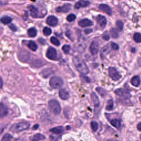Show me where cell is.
Listing matches in <instances>:
<instances>
[{"label":"cell","instance_id":"cell-35","mask_svg":"<svg viewBox=\"0 0 141 141\" xmlns=\"http://www.w3.org/2000/svg\"><path fill=\"white\" fill-rule=\"evenodd\" d=\"M110 33L113 38H117L118 37H119V34H118L117 31H116V29H115L114 28H112V29H111Z\"/></svg>","mask_w":141,"mask_h":141},{"label":"cell","instance_id":"cell-1","mask_svg":"<svg viewBox=\"0 0 141 141\" xmlns=\"http://www.w3.org/2000/svg\"><path fill=\"white\" fill-rule=\"evenodd\" d=\"M73 62L76 69L81 73L83 74V75H87L89 73V70L87 65H86L85 62L81 58L78 57H74Z\"/></svg>","mask_w":141,"mask_h":141},{"label":"cell","instance_id":"cell-21","mask_svg":"<svg viewBox=\"0 0 141 141\" xmlns=\"http://www.w3.org/2000/svg\"><path fill=\"white\" fill-rule=\"evenodd\" d=\"M30 12L31 16L33 18H36L38 15V10L36 8L33 6H30L29 7Z\"/></svg>","mask_w":141,"mask_h":141},{"label":"cell","instance_id":"cell-31","mask_svg":"<svg viewBox=\"0 0 141 141\" xmlns=\"http://www.w3.org/2000/svg\"><path fill=\"white\" fill-rule=\"evenodd\" d=\"M52 33L51 29L50 28L47 27L46 26L43 29V34L45 35V36H49Z\"/></svg>","mask_w":141,"mask_h":141},{"label":"cell","instance_id":"cell-29","mask_svg":"<svg viewBox=\"0 0 141 141\" xmlns=\"http://www.w3.org/2000/svg\"><path fill=\"white\" fill-rule=\"evenodd\" d=\"M50 41L51 43L55 46H59L60 45V42L59 40L57 39L55 37H51L50 39Z\"/></svg>","mask_w":141,"mask_h":141},{"label":"cell","instance_id":"cell-15","mask_svg":"<svg viewBox=\"0 0 141 141\" xmlns=\"http://www.w3.org/2000/svg\"><path fill=\"white\" fill-rule=\"evenodd\" d=\"M69 93L65 89H61L59 91V96L63 100H67L69 98Z\"/></svg>","mask_w":141,"mask_h":141},{"label":"cell","instance_id":"cell-43","mask_svg":"<svg viewBox=\"0 0 141 141\" xmlns=\"http://www.w3.org/2000/svg\"><path fill=\"white\" fill-rule=\"evenodd\" d=\"M137 129H138V131H141V122L139 123L138 125H137Z\"/></svg>","mask_w":141,"mask_h":141},{"label":"cell","instance_id":"cell-4","mask_svg":"<svg viewBox=\"0 0 141 141\" xmlns=\"http://www.w3.org/2000/svg\"><path fill=\"white\" fill-rule=\"evenodd\" d=\"M49 84L51 87L54 89H58L62 86L63 82L60 77L55 76L50 79Z\"/></svg>","mask_w":141,"mask_h":141},{"label":"cell","instance_id":"cell-46","mask_svg":"<svg viewBox=\"0 0 141 141\" xmlns=\"http://www.w3.org/2000/svg\"><path fill=\"white\" fill-rule=\"evenodd\" d=\"M132 52H135V49H132Z\"/></svg>","mask_w":141,"mask_h":141},{"label":"cell","instance_id":"cell-8","mask_svg":"<svg viewBox=\"0 0 141 141\" xmlns=\"http://www.w3.org/2000/svg\"><path fill=\"white\" fill-rule=\"evenodd\" d=\"M115 93L118 96H121L122 98H128L130 96V93L126 90L123 89H117L115 91Z\"/></svg>","mask_w":141,"mask_h":141},{"label":"cell","instance_id":"cell-18","mask_svg":"<svg viewBox=\"0 0 141 141\" xmlns=\"http://www.w3.org/2000/svg\"><path fill=\"white\" fill-rule=\"evenodd\" d=\"M44 139H45V137L44 135L40 133L36 134V135H34L33 137L30 138V140L31 141H39L44 140Z\"/></svg>","mask_w":141,"mask_h":141},{"label":"cell","instance_id":"cell-34","mask_svg":"<svg viewBox=\"0 0 141 141\" xmlns=\"http://www.w3.org/2000/svg\"><path fill=\"white\" fill-rule=\"evenodd\" d=\"M76 18V15L74 14H70L67 17V20L69 22H73V20H75Z\"/></svg>","mask_w":141,"mask_h":141},{"label":"cell","instance_id":"cell-32","mask_svg":"<svg viewBox=\"0 0 141 141\" xmlns=\"http://www.w3.org/2000/svg\"><path fill=\"white\" fill-rule=\"evenodd\" d=\"M91 129H92L93 131L96 132L97 131V130H98V123L96 122V121H91Z\"/></svg>","mask_w":141,"mask_h":141},{"label":"cell","instance_id":"cell-27","mask_svg":"<svg viewBox=\"0 0 141 141\" xmlns=\"http://www.w3.org/2000/svg\"><path fill=\"white\" fill-rule=\"evenodd\" d=\"M114 106V102L112 100H109L107 101L106 107V109L108 111L112 110L113 109Z\"/></svg>","mask_w":141,"mask_h":141},{"label":"cell","instance_id":"cell-47","mask_svg":"<svg viewBox=\"0 0 141 141\" xmlns=\"http://www.w3.org/2000/svg\"><path fill=\"white\" fill-rule=\"evenodd\" d=\"M107 141H117L115 140H108Z\"/></svg>","mask_w":141,"mask_h":141},{"label":"cell","instance_id":"cell-11","mask_svg":"<svg viewBox=\"0 0 141 141\" xmlns=\"http://www.w3.org/2000/svg\"><path fill=\"white\" fill-rule=\"evenodd\" d=\"M96 21L102 28H104L106 25V19L103 15H99L96 17Z\"/></svg>","mask_w":141,"mask_h":141},{"label":"cell","instance_id":"cell-14","mask_svg":"<svg viewBox=\"0 0 141 141\" xmlns=\"http://www.w3.org/2000/svg\"><path fill=\"white\" fill-rule=\"evenodd\" d=\"M98 44L96 41H93L91 44V46H90V51H91V54L93 55H96L98 54Z\"/></svg>","mask_w":141,"mask_h":141},{"label":"cell","instance_id":"cell-48","mask_svg":"<svg viewBox=\"0 0 141 141\" xmlns=\"http://www.w3.org/2000/svg\"><path fill=\"white\" fill-rule=\"evenodd\" d=\"M139 100H140V103L141 104V96L140 97V98H139Z\"/></svg>","mask_w":141,"mask_h":141},{"label":"cell","instance_id":"cell-36","mask_svg":"<svg viewBox=\"0 0 141 141\" xmlns=\"http://www.w3.org/2000/svg\"><path fill=\"white\" fill-rule=\"evenodd\" d=\"M96 91H98V92L99 93V94L100 96H104L106 94V92H105V90L101 88H99V87L96 88Z\"/></svg>","mask_w":141,"mask_h":141},{"label":"cell","instance_id":"cell-37","mask_svg":"<svg viewBox=\"0 0 141 141\" xmlns=\"http://www.w3.org/2000/svg\"><path fill=\"white\" fill-rule=\"evenodd\" d=\"M70 49V46L68 45H65L62 47V50L63 51V52H64L65 54H68V53H69Z\"/></svg>","mask_w":141,"mask_h":141},{"label":"cell","instance_id":"cell-19","mask_svg":"<svg viewBox=\"0 0 141 141\" xmlns=\"http://www.w3.org/2000/svg\"><path fill=\"white\" fill-rule=\"evenodd\" d=\"M131 83L132 86L135 87H138L140 84V78L138 76H134L133 78L131 79Z\"/></svg>","mask_w":141,"mask_h":141},{"label":"cell","instance_id":"cell-17","mask_svg":"<svg viewBox=\"0 0 141 141\" xmlns=\"http://www.w3.org/2000/svg\"><path fill=\"white\" fill-rule=\"evenodd\" d=\"M89 5V2L88 1H83V0H80L78 2L76 3L75 5V8L77 9H79L81 7H86Z\"/></svg>","mask_w":141,"mask_h":141},{"label":"cell","instance_id":"cell-23","mask_svg":"<svg viewBox=\"0 0 141 141\" xmlns=\"http://www.w3.org/2000/svg\"><path fill=\"white\" fill-rule=\"evenodd\" d=\"M50 131L55 134H60L63 131V128L62 126H58L50 130Z\"/></svg>","mask_w":141,"mask_h":141},{"label":"cell","instance_id":"cell-9","mask_svg":"<svg viewBox=\"0 0 141 141\" xmlns=\"http://www.w3.org/2000/svg\"><path fill=\"white\" fill-rule=\"evenodd\" d=\"M46 23L51 26H55L58 23V19L55 16L50 15L47 18Z\"/></svg>","mask_w":141,"mask_h":141},{"label":"cell","instance_id":"cell-2","mask_svg":"<svg viewBox=\"0 0 141 141\" xmlns=\"http://www.w3.org/2000/svg\"><path fill=\"white\" fill-rule=\"evenodd\" d=\"M30 124L27 122H20L11 126L10 130L13 132H19L29 128Z\"/></svg>","mask_w":141,"mask_h":141},{"label":"cell","instance_id":"cell-3","mask_svg":"<svg viewBox=\"0 0 141 141\" xmlns=\"http://www.w3.org/2000/svg\"><path fill=\"white\" fill-rule=\"evenodd\" d=\"M49 107L51 111L55 115H59L61 112V106L57 100H50L49 101Z\"/></svg>","mask_w":141,"mask_h":141},{"label":"cell","instance_id":"cell-26","mask_svg":"<svg viewBox=\"0 0 141 141\" xmlns=\"http://www.w3.org/2000/svg\"><path fill=\"white\" fill-rule=\"evenodd\" d=\"M1 20V22L3 24H10V23L12 22V19L8 16H4L2 17Z\"/></svg>","mask_w":141,"mask_h":141},{"label":"cell","instance_id":"cell-41","mask_svg":"<svg viewBox=\"0 0 141 141\" xmlns=\"http://www.w3.org/2000/svg\"><path fill=\"white\" fill-rule=\"evenodd\" d=\"M81 77H82V78H83V79H84V81H86L87 82H91V80H90L89 78H88L87 77H83L82 76H81Z\"/></svg>","mask_w":141,"mask_h":141},{"label":"cell","instance_id":"cell-5","mask_svg":"<svg viewBox=\"0 0 141 141\" xmlns=\"http://www.w3.org/2000/svg\"><path fill=\"white\" fill-rule=\"evenodd\" d=\"M18 57L19 60L23 62H27L30 58V55L25 50L20 51L18 54Z\"/></svg>","mask_w":141,"mask_h":141},{"label":"cell","instance_id":"cell-42","mask_svg":"<svg viewBox=\"0 0 141 141\" xmlns=\"http://www.w3.org/2000/svg\"><path fill=\"white\" fill-rule=\"evenodd\" d=\"M93 30L91 29H86L85 30V33L86 34H89V33H91V32H92Z\"/></svg>","mask_w":141,"mask_h":141},{"label":"cell","instance_id":"cell-22","mask_svg":"<svg viewBox=\"0 0 141 141\" xmlns=\"http://www.w3.org/2000/svg\"><path fill=\"white\" fill-rule=\"evenodd\" d=\"M110 122H111V124L113 126H114L115 127H116V128H118V129H119V128H120L121 123V121L119 119H112V120H111Z\"/></svg>","mask_w":141,"mask_h":141},{"label":"cell","instance_id":"cell-30","mask_svg":"<svg viewBox=\"0 0 141 141\" xmlns=\"http://www.w3.org/2000/svg\"><path fill=\"white\" fill-rule=\"evenodd\" d=\"M116 27L119 31H121L123 28V23L121 20H117L116 23Z\"/></svg>","mask_w":141,"mask_h":141},{"label":"cell","instance_id":"cell-38","mask_svg":"<svg viewBox=\"0 0 141 141\" xmlns=\"http://www.w3.org/2000/svg\"><path fill=\"white\" fill-rule=\"evenodd\" d=\"M111 48L114 50H117L119 48V45H118L117 44L114 43H111Z\"/></svg>","mask_w":141,"mask_h":141},{"label":"cell","instance_id":"cell-45","mask_svg":"<svg viewBox=\"0 0 141 141\" xmlns=\"http://www.w3.org/2000/svg\"><path fill=\"white\" fill-rule=\"evenodd\" d=\"M38 127H39V125L38 124H36V125H34V126H33V130H37V129H38Z\"/></svg>","mask_w":141,"mask_h":141},{"label":"cell","instance_id":"cell-16","mask_svg":"<svg viewBox=\"0 0 141 141\" xmlns=\"http://www.w3.org/2000/svg\"><path fill=\"white\" fill-rule=\"evenodd\" d=\"M8 109L6 107V106L3 103H1V105H0V115H1V117L2 118L6 116L8 114Z\"/></svg>","mask_w":141,"mask_h":141},{"label":"cell","instance_id":"cell-13","mask_svg":"<svg viewBox=\"0 0 141 141\" xmlns=\"http://www.w3.org/2000/svg\"><path fill=\"white\" fill-rule=\"evenodd\" d=\"M99 8L101 10H102L103 12L106 13L107 15H112V10L111 8L109 6L105 4H101L100 5Z\"/></svg>","mask_w":141,"mask_h":141},{"label":"cell","instance_id":"cell-25","mask_svg":"<svg viewBox=\"0 0 141 141\" xmlns=\"http://www.w3.org/2000/svg\"><path fill=\"white\" fill-rule=\"evenodd\" d=\"M28 35H29L30 37H31V38L36 36L37 34L36 29L34 28H30L28 30Z\"/></svg>","mask_w":141,"mask_h":141},{"label":"cell","instance_id":"cell-10","mask_svg":"<svg viewBox=\"0 0 141 141\" xmlns=\"http://www.w3.org/2000/svg\"><path fill=\"white\" fill-rule=\"evenodd\" d=\"M78 25L81 26V27H87V26H90L93 25V22H91V20L88 19H83L81 20L78 22Z\"/></svg>","mask_w":141,"mask_h":141},{"label":"cell","instance_id":"cell-28","mask_svg":"<svg viewBox=\"0 0 141 141\" xmlns=\"http://www.w3.org/2000/svg\"><path fill=\"white\" fill-rule=\"evenodd\" d=\"M133 39L136 43H141V34L138 33H135L133 35Z\"/></svg>","mask_w":141,"mask_h":141},{"label":"cell","instance_id":"cell-33","mask_svg":"<svg viewBox=\"0 0 141 141\" xmlns=\"http://www.w3.org/2000/svg\"><path fill=\"white\" fill-rule=\"evenodd\" d=\"M12 139V136L10 134L7 133L3 136L1 141H10Z\"/></svg>","mask_w":141,"mask_h":141},{"label":"cell","instance_id":"cell-49","mask_svg":"<svg viewBox=\"0 0 141 141\" xmlns=\"http://www.w3.org/2000/svg\"><path fill=\"white\" fill-rule=\"evenodd\" d=\"M2 87V81L1 80V87Z\"/></svg>","mask_w":141,"mask_h":141},{"label":"cell","instance_id":"cell-7","mask_svg":"<svg viewBox=\"0 0 141 141\" xmlns=\"http://www.w3.org/2000/svg\"><path fill=\"white\" fill-rule=\"evenodd\" d=\"M46 55V57L51 60L56 59L57 57V52H56V49L52 47H49L47 50Z\"/></svg>","mask_w":141,"mask_h":141},{"label":"cell","instance_id":"cell-6","mask_svg":"<svg viewBox=\"0 0 141 141\" xmlns=\"http://www.w3.org/2000/svg\"><path fill=\"white\" fill-rule=\"evenodd\" d=\"M109 75L111 78L114 81H118L121 77V76L114 67H110L109 68Z\"/></svg>","mask_w":141,"mask_h":141},{"label":"cell","instance_id":"cell-39","mask_svg":"<svg viewBox=\"0 0 141 141\" xmlns=\"http://www.w3.org/2000/svg\"><path fill=\"white\" fill-rule=\"evenodd\" d=\"M103 38L105 40H109L110 39V35L107 33V32H105L103 35Z\"/></svg>","mask_w":141,"mask_h":141},{"label":"cell","instance_id":"cell-44","mask_svg":"<svg viewBox=\"0 0 141 141\" xmlns=\"http://www.w3.org/2000/svg\"><path fill=\"white\" fill-rule=\"evenodd\" d=\"M39 43H40L42 44H45V40L44 39H40L39 40Z\"/></svg>","mask_w":141,"mask_h":141},{"label":"cell","instance_id":"cell-12","mask_svg":"<svg viewBox=\"0 0 141 141\" xmlns=\"http://www.w3.org/2000/svg\"><path fill=\"white\" fill-rule=\"evenodd\" d=\"M70 7H71V5L70 4H65L63 6L59 7L56 9V10L59 13H61V12L66 13V12H68L70 10V8H71Z\"/></svg>","mask_w":141,"mask_h":141},{"label":"cell","instance_id":"cell-20","mask_svg":"<svg viewBox=\"0 0 141 141\" xmlns=\"http://www.w3.org/2000/svg\"><path fill=\"white\" fill-rule=\"evenodd\" d=\"M91 100L94 103V105L96 106H98L99 105V98L98 96H96V94L94 92L91 93Z\"/></svg>","mask_w":141,"mask_h":141},{"label":"cell","instance_id":"cell-24","mask_svg":"<svg viewBox=\"0 0 141 141\" xmlns=\"http://www.w3.org/2000/svg\"><path fill=\"white\" fill-rule=\"evenodd\" d=\"M28 47L31 50L33 51H35L38 49V46H37V45L35 44V42L33 41H29V43L27 44Z\"/></svg>","mask_w":141,"mask_h":141},{"label":"cell","instance_id":"cell-40","mask_svg":"<svg viewBox=\"0 0 141 141\" xmlns=\"http://www.w3.org/2000/svg\"><path fill=\"white\" fill-rule=\"evenodd\" d=\"M9 27H10V29L13 31H15L17 30V27L14 25V24H10V25H9Z\"/></svg>","mask_w":141,"mask_h":141}]
</instances>
